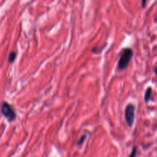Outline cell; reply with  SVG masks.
I'll return each instance as SVG.
<instances>
[{"instance_id": "6", "label": "cell", "mask_w": 157, "mask_h": 157, "mask_svg": "<svg viewBox=\"0 0 157 157\" xmlns=\"http://www.w3.org/2000/svg\"><path fill=\"white\" fill-rule=\"evenodd\" d=\"M136 152H137V148H136V147H133V150H132L131 151V153H130V156L129 157H136Z\"/></svg>"}, {"instance_id": "7", "label": "cell", "mask_w": 157, "mask_h": 157, "mask_svg": "<svg viewBox=\"0 0 157 157\" xmlns=\"http://www.w3.org/2000/svg\"><path fill=\"white\" fill-rule=\"evenodd\" d=\"M85 138H86V136L85 135H83L82 136H81V139L79 140L78 141V146H81V144H83V143H84V140H85Z\"/></svg>"}, {"instance_id": "1", "label": "cell", "mask_w": 157, "mask_h": 157, "mask_svg": "<svg viewBox=\"0 0 157 157\" xmlns=\"http://www.w3.org/2000/svg\"><path fill=\"white\" fill-rule=\"evenodd\" d=\"M133 56V52L130 48H125L123 49L120 55V59L117 64L118 70H125L128 67L130 61Z\"/></svg>"}, {"instance_id": "8", "label": "cell", "mask_w": 157, "mask_h": 157, "mask_svg": "<svg viewBox=\"0 0 157 157\" xmlns=\"http://www.w3.org/2000/svg\"><path fill=\"white\" fill-rule=\"evenodd\" d=\"M147 1H143V2H142V6H143V8H145L146 5H147Z\"/></svg>"}, {"instance_id": "9", "label": "cell", "mask_w": 157, "mask_h": 157, "mask_svg": "<svg viewBox=\"0 0 157 157\" xmlns=\"http://www.w3.org/2000/svg\"><path fill=\"white\" fill-rule=\"evenodd\" d=\"M155 74L157 75V67H156V68H155Z\"/></svg>"}, {"instance_id": "10", "label": "cell", "mask_w": 157, "mask_h": 157, "mask_svg": "<svg viewBox=\"0 0 157 157\" xmlns=\"http://www.w3.org/2000/svg\"><path fill=\"white\" fill-rule=\"evenodd\" d=\"M155 21H156V22H157V16H156V19H155Z\"/></svg>"}, {"instance_id": "3", "label": "cell", "mask_w": 157, "mask_h": 157, "mask_svg": "<svg viewBox=\"0 0 157 157\" xmlns=\"http://www.w3.org/2000/svg\"><path fill=\"white\" fill-rule=\"evenodd\" d=\"M124 117L127 125L130 127H133L135 121V106L133 104H129L126 106Z\"/></svg>"}, {"instance_id": "5", "label": "cell", "mask_w": 157, "mask_h": 157, "mask_svg": "<svg viewBox=\"0 0 157 157\" xmlns=\"http://www.w3.org/2000/svg\"><path fill=\"white\" fill-rule=\"evenodd\" d=\"M16 58V53L15 52H12L9 54V58H8V61H9V63H12L15 60Z\"/></svg>"}, {"instance_id": "4", "label": "cell", "mask_w": 157, "mask_h": 157, "mask_svg": "<svg viewBox=\"0 0 157 157\" xmlns=\"http://www.w3.org/2000/svg\"><path fill=\"white\" fill-rule=\"evenodd\" d=\"M152 94H153V89L151 87H147V89L145 91V94H144V101L146 103H148L150 101L152 97Z\"/></svg>"}, {"instance_id": "2", "label": "cell", "mask_w": 157, "mask_h": 157, "mask_svg": "<svg viewBox=\"0 0 157 157\" xmlns=\"http://www.w3.org/2000/svg\"><path fill=\"white\" fill-rule=\"evenodd\" d=\"M1 113L9 122H12L16 119V113L9 103L3 102L2 104Z\"/></svg>"}]
</instances>
